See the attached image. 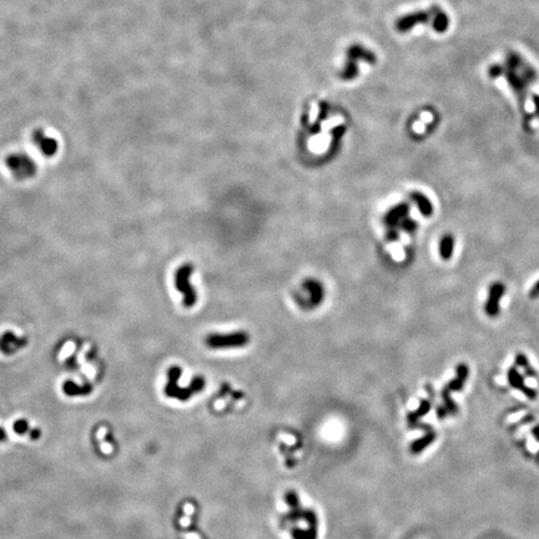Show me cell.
Here are the masks:
<instances>
[{
    "label": "cell",
    "instance_id": "obj_19",
    "mask_svg": "<svg viewBox=\"0 0 539 539\" xmlns=\"http://www.w3.org/2000/svg\"><path fill=\"white\" fill-rule=\"evenodd\" d=\"M400 226H401V229H402L406 234H414V233H416L417 227H418V224H417V222L414 221L413 219L406 217V219H404L402 222H401Z\"/></svg>",
    "mask_w": 539,
    "mask_h": 539
},
{
    "label": "cell",
    "instance_id": "obj_25",
    "mask_svg": "<svg viewBox=\"0 0 539 539\" xmlns=\"http://www.w3.org/2000/svg\"><path fill=\"white\" fill-rule=\"evenodd\" d=\"M4 439H5V432L0 428V440H4Z\"/></svg>",
    "mask_w": 539,
    "mask_h": 539
},
{
    "label": "cell",
    "instance_id": "obj_14",
    "mask_svg": "<svg viewBox=\"0 0 539 539\" xmlns=\"http://www.w3.org/2000/svg\"><path fill=\"white\" fill-rule=\"evenodd\" d=\"M436 439V433L432 430L427 431L426 435L423 437L418 438L417 440H414L413 443L411 444V452L413 454H418L421 452L425 451L430 444H432Z\"/></svg>",
    "mask_w": 539,
    "mask_h": 539
},
{
    "label": "cell",
    "instance_id": "obj_10",
    "mask_svg": "<svg viewBox=\"0 0 539 539\" xmlns=\"http://www.w3.org/2000/svg\"><path fill=\"white\" fill-rule=\"evenodd\" d=\"M411 200L414 205L417 206L418 211L421 212V215L423 217H431L435 212V207H433V203L427 196L421 191H413L411 192Z\"/></svg>",
    "mask_w": 539,
    "mask_h": 539
},
{
    "label": "cell",
    "instance_id": "obj_24",
    "mask_svg": "<svg viewBox=\"0 0 539 539\" xmlns=\"http://www.w3.org/2000/svg\"><path fill=\"white\" fill-rule=\"evenodd\" d=\"M533 435L534 437L539 440V426H537V427L533 428Z\"/></svg>",
    "mask_w": 539,
    "mask_h": 539
},
{
    "label": "cell",
    "instance_id": "obj_16",
    "mask_svg": "<svg viewBox=\"0 0 539 539\" xmlns=\"http://www.w3.org/2000/svg\"><path fill=\"white\" fill-rule=\"evenodd\" d=\"M35 141H36V144L39 145V149H40L45 155H53V154H55L58 144H56V141L54 139L45 137L43 136L41 134H39V135H36V140H35Z\"/></svg>",
    "mask_w": 539,
    "mask_h": 539
},
{
    "label": "cell",
    "instance_id": "obj_15",
    "mask_svg": "<svg viewBox=\"0 0 539 539\" xmlns=\"http://www.w3.org/2000/svg\"><path fill=\"white\" fill-rule=\"evenodd\" d=\"M23 344H24V341H20L11 334L4 335L3 338L0 339V348L4 353H13L19 347H22Z\"/></svg>",
    "mask_w": 539,
    "mask_h": 539
},
{
    "label": "cell",
    "instance_id": "obj_20",
    "mask_svg": "<svg viewBox=\"0 0 539 539\" xmlns=\"http://www.w3.org/2000/svg\"><path fill=\"white\" fill-rule=\"evenodd\" d=\"M28 430H29V426H28V422L24 421V419H19L14 423V431L18 435H24Z\"/></svg>",
    "mask_w": 539,
    "mask_h": 539
},
{
    "label": "cell",
    "instance_id": "obj_23",
    "mask_svg": "<svg viewBox=\"0 0 539 539\" xmlns=\"http://www.w3.org/2000/svg\"><path fill=\"white\" fill-rule=\"evenodd\" d=\"M30 436H32L33 439H36V438L40 437V431H39V430H33L32 432H30Z\"/></svg>",
    "mask_w": 539,
    "mask_h": 539
},
{
    "label": "cell",
    "instance_id": "obj_18",
    "mask_svg": "<svg viewBox=\"0 0 539 539\" xmlns=\"http://www.w3.org/2000/svg\"><path fill=\"white\" fill-rule=\"evenodd\" d=\"M91 391V387H86V388H80L78 387L76 384L74 383V382H67V383L64 384V392L67 393V396H76V395H86V393H89Z\"/></svg>",
    "mask_w": 539,
    "mask_h": 539
},
{
    "label": "cell",
    "instance_id": "obj_2",
    "mask_svg": "<svg viewBox=\"0 0 539 539\" xmlns=\"http://www.w3.org/2000/svg\"><path fill=\"white\" fill-rule=\"evenodd\" d=\"M181 376V369L179 367H171L168 370V382L165 387V393L168 397H176L180 401H186L195 392H200L205 386V381L201 377H196L192 381L191 386L187 388H181L177 386V379Z\"/></svg>",
    "mask_w": 539,
    "mask_h": 539
},
{
    "label": "cell",
    "instance_id": "obj_11",
    "mask_svg": "<svg viewBox=\"0 0 539 539\" xmlns=\"http://www.w3.org/2000/svg\"><path fill=\"white\" fill-rule=\"evenodd\" d=\"M456 238L452 234H444L438 243V254L443 261H449L453 257Z\"/></svg>",
    "mask_w": 539,
    "mask_h": 539
},
{
    "label": "cell",
    "instance_id": "obj_21",
    "mask_svg": "<svg viewBox=\"0 0 539 539\" xmlns=\"http://www.w3.org/2000/svg\"><path fill=\"white\" fill-rule=\"evenodd\" d=\"M528 296L531 297V299H538L539 297V280L537 281L536 283H534L533 286L531 287V290H529V294Z\"/></svg>",
    "mask_w": 539,
    "mask_h": 539
},
{
    "label": "cell",
    "instance_id": "obj_5",
    "mask_svg": "<svg viewBox=\"0 0 539 539\" xmlns=\"http://www.w3.org/2000/svg\"><path fill=\"white\" fill-rule=\"evenodd\" d=\"M248 343V336L245 332L234 334H212L206 337V344L211 348L242 347Z\"/></svg>",
    "mask_w": 539,
    "mask_h": 539
},
{
    "label": "cell",
    "instance_id": "obj_3",
    "mask_svg": "<svg viewBox=\"0 0 539 539\" xmlns=\"http://www.w3.org/2000/svg\"><path fill=\"white\" fill-rule=\"evenodd\" d=\"M468 376H470V369L466 363H459L456 367V376L452 381H449L448 383L442 388V400L444 403V408L447 409L448 414H457L458 412V407H457L456 403L452 401L451 393L452 392H459L462 391L463 386H465L466 381H467Z\"/></svg>",
    "mask_w": 539,
    "mask_h": 539
},
{
    "label": "cell",
    "instance_id": "obj_4",
    "mask_svg": "<svg viewBox=\"0 0 539 539\" xmlns=\"http://www.w3.org/2000/svg\"><path fill=\"white\" fill-rule=\"evenodd\" d=\"M192 275V266L191 265H184L177 270L176 276H175V283H176L177 291L184 295V304L186 307H191L196 302V292L194 286L191 285Z\"/></svg>",
    "mask_w": 539,
    "mask_h": 539
},
{
    "label": "cell",
    "instance_id": "obj_13",
    "mask_svg": "<svg viewBox=\"0 0 539 539\" xmlns=\"http://www.w3.org/2000/svg\"><path fill=\"white\" fill-rule=\"evenodd\" d=\"M431 406H432V402H431L430 400L422 401V402L419 403L418 408H417L414 412H411V413L408 414V425L411 426V427H416V426L418 425L419 419H421L423 416H426V414L431 411Z\"/></svg>",
    "mask_w": 539,
    "mask_h": 539
},
{
    "label": "cell",
    "instance_id": "obj_7",
    "mask_svg": "<svg viewBox=\"0 0 539 539\" xmlns=\"http://www.w3.org/2000/svg\"><path fill=\"white\" fill-rule=\"evenodd\" d=\"M9 168L14 172V175L20 179L32 176L35 172V166L27 156L23 155H13L9 156L6 160Z\"/></svg>",
    "mask_w": 539,
    "mask_h": 539
},
{
    "label": "cell",
    "instance_id": "obj_1",
    "mask_svg": "<svg viewBox=\"0 0 539 539\" xmlns=\"http://www.w3.org/2000/svg\"><path fill=\"white\" fill-rule=\"evenodd\" d=\"M418 24L431 25L436 33H446L449 27V18L442 9L432 6L423 11H416L401 18L397 22V30L406 33Z\"/></svg>",
    "mask_w": 539,
    "mask_h": 539
},
{
    "label": "cell",
    "instance_id": "obj_9",
    "mask_svg": "<svg viewBox=\"0 0 539 539\" xmlns=\"http://www.w3.org/2000/svg\"><path fill=\"white\" fill-rule=\"evenodd\" d=\"M409 214V205L407 202H401L398 205L393 206L392 208L387 211V214L384 216V224L391 229L400 226L403 220L408 217Z\"/></svg>",
    "mask_w": 539,
    "mask_h": 539
},
{
    "label": "cell",
    "instance_id": "obj_22",
    "mask_svg": "<svg viewBox=\"0 0 539 539\" xmlns=\"http://www.w3.org/2000/svg\"><path fill=\"white\" fill-rule=\"evenodd\" d=\"M447 414H448V412H447V409L444 408V406H440V407L438 406V407H437V416H438V418H439V419H443L444 417L447 416Z\"/></svg>",
    "mask_w": 539,
    "mask_h": 539
},
{
    "label": "cell",
    "instance_id": "obj_12",
    "mask_svg": "<svg viewBox=\"0 0 539 539\" xmlns=\"http://www.w3.org/2000/svg\"><path fill=\"white\" fill-rule=\"evenodd\" d=\"M303 287L308 294H310V302L312 306L320 303L323 297V288L318 281L316 280H307L303 283Z\"/></svg>",
    "mask_w": 539,
    "mask_h": 539
},
{
    "label": "cell",
    "instance_id": "obj_17",
    "mask_svg": "<svg viewBox=\"0 0 539 539\" xmlns=\"http://www.w3.org/2000/svg\"><path fill=\"white\" fill-rule=\"evenodd\" d=\"M515 366H518V367H522V369L524 370V372H526L527 376L537 377V372L534 371V369L532 367L531 362H529L528 357H527L524 353L518 352L517 355H515Z\"/></svg>",
    "mask_w": 539,
    "mask_h": 539
},
{
    "label": "cell",
    "instance_id": "obj_6",
    "mask_svg": "<svg viewBox=\"0 0 539 539\" xmlns=\"http://www.w3.org/2000/svg\"><path fill=\"white\" fill-rule=\"evenodd\" d=\"M505 294V283L493 282L488 288V296L484 303V312L488 317H497L501 313V302H502L503 296Z\"/></svg>",
    "mask_w": 539,
    "mask_h": 539
},
{
    "label": "cell",
    "instance_id": "obj_8",
    "mask_svg": "<svg viewBox=\"0 0 539 539\" xmlns=\"http://www.w3.org/2000/svg\"><path fill=\"white\" fill-rule=\"evenodd\" d=\"M507 381L508 383H509L510 387H513L517 391H521V392L523 393L527 398H529V400H534V398L537 397L536 391H534L533 388L527 386L526 381H524V377L519 373V371H518L515 367H510V369L508 370Z\"/></svg>",
    "mask_w": 539,
    "mask_h": 539
}]
</instances>
